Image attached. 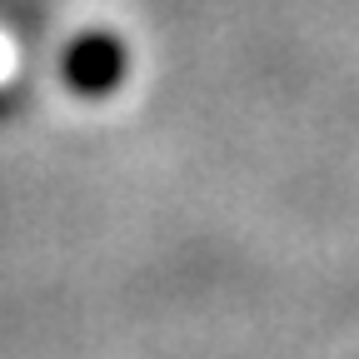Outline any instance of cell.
<instances>
[{"instance_id":"1","label":"cell","mask_w":359,"mask_h":359,"mask_svg":"<svg viewBox=\"0 0 359 359\" xmlns=\"http://www.w3.org/2000/svg\"><path fill=\"white\" fill-rule=\"evenodd\" d=\"M125 75V45L115 35H75L65 50V85L75 95H105Z\"/></svg>"}]
</instances>
